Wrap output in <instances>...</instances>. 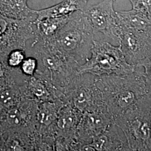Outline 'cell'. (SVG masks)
<instances>
[{"mask_svg":"<svg viewBox=\"0 0 151 151\" xmlns=\"http://www.w3.org/2000/svg\"><path fill=\"white\" fill-rule=\"evenodd\" d=\"M29 102L24 101L22 103V106H18L17 104L12 107L8 108L4 117L6 124L9 128L12 129H17L22 128V127L27 122V116L26 110H27Z\"/></svg>","mask_w":151,"mask_h":151,"instance_id":"obj_18","label":"cell"},{"mask_svg":"<svg viewBox=\"0 0 151 151\" xmlns=\"http://www.w3.org/2000/svg\"><path fill=\"white\" fill-rule=\"evenodd\" d=\"M139 67H142L144 68V76L146 78L147 83L150 91H151V55L143 60L137 68Z\"/></svg>","mask_w":151,"mask_h":151,"instance_id":"obj_23","label":"cell"},{"mask_svg":"<svg viewBox=\"0 0 151 151\" xmlns=\"http://www.w3.org/2000/svg\"><path fill=\"white\" fill-rule=\"evenodd\" d=\"M83 113L69 103H65L60 110L55 125V137L76 138L77 127Z\"/></svg>","mask_w":151,"mask_h":151,"instance_id":"obj_12","label":"cell"},{"mask_svg":"<svg viewBox=\"0 0 151 151\" xmlns=\"http://www.w3.org/2000/svg\"><path fill=\"white\" fill-rule=\"evenodd\" d=\"M26 58L25 50L17 49L11 51L6 59V65L12 69L20 67L22 62Z\"/></svg>","mask_w":151,"mask_h":151,"instance_id":"obj_20","label":"cell"},{"mask_svg":"<svg viewBox=\"0 0 151 151\" xmlns=\"http://www.w3.org/2000/svg\"><path fill=\"white\" fill-rule=\"evenodd\" d=\"M119 24V22H118ZM119 46L127 61L135 68L151 55V42L145 32L119 24Z\"/></svg>","mask_w":151,"mask_h":151,"instance_id":"obj_9","label":"cell"},{"mask_svg":"<svg viewBox=\"0 0 151 151\" xmlns=\"http://www.w3.org/2000/svg\"><path fill=\"white\" fill-rule=\"evenodd\" d=\"M97 77L90 73H78L65 90V104H70L82 113L93 111L108 113L96 84Z\"/></svg>","mask_w":151,"mask_h":151,"instance_id":"obj_6","label":"cell"},{"mask_svg":"<svg viewBox=\"0 0 151 151\" xmlns=\"http://www.w3.org/2000/svg\"><path fill=\"white\" fill-rule=\"evenodd\" d=\"M96 84L113 122L138 106L151 91L143 72L136 70L128 75L98 77Z\"/></svg>","mask_w":151,"mask_h":151,"instance_id":"obj_1","label":"cell"},{"mask_svg":"<svg viewBox=\"0 0 151 151\" xmlns=\"http://www.w3.org/2000/svg\"><path fill=\"white\" fill-rule=\"evenodd\" d=\"M10 68L5 62L0 60V87L7 85V80Z\"/></svg>","mask_w":151,"mask_h":151,"instance_id":"obj_24","label":"cell"},{"mask_svg":"<svg viewBox=\"0 0 151 151\" xmlns=\"http://www.w3.org/2000/svg\"><path fill=\"white\" fill-rule=\"evenodd\" d=\"M32 39H37L34 22L11 19L0 13V60L6 63L8 54L13 50H25Z\"/></svg>","mask_w":151,"mask_h":151,"instance_id":"obj_7","label":"cell"},{"mask_svg":"<svg viewBox=\"0 0 151 151\" xmlns=\"http://www.w3.org/2000/svg\"><path fill=\"white\" fill-rule=\"evenodd\" d=\"M131 148L151 151V102L148 95L138 106L114 120Z\"/></svg>","mask_w":151,"mask_h":151,"instance_id":"obj_5","label":"cell"},{"mask_svg":"<svg viewBox=\"0 0 151 151\" xmlns=\"http://www.w3.org/2000/svg\"><path fill=\"white\" fill-rule=\"evenodd\" d=\"M113 123L107 113H83L77 128L76 138L81 144H90L95 137L104 133Z\"/></svg>","mask_w":151,"mask_h":151,"instance_id":"obj_10","label":"cell"},{"mask_svg":"<svg viewBox=\"0 0 151 151\" xmlns=\"http://www.w3.org/2000/svg\"><path fill=\"white\" fill-rule=\"evenodd\" d=\"M88 0H63L59 4L39 10H35L37 15L35 22L46 18L69 16L76 11H83Z\"/></svg>","mask_w":151,"mask_h":151,"instance_id":"obj_14","label":"cell"},{"mask_svg":"<svg viewBox=\"0 0 151 151\" xmlns=\"http://www.w3.org/2000/svg\"><path fill=\"white\" fill-rule=\"evenodd\" d=\"M70 16L46 18L34 22L38 40L50 41L53 40L69 21Z\"/></svg>","mask_w":151,"mask_h":151,"instance_id":"obj_17","label":"cell"},{"mask_svg":"<svg viewBox=\"0 0 151 151\" xmlns=\"http://www.w3.org/2000/svg\"><path fill=\"white\" fill-rule=\"evenodd\" d=\"M145 33L147 34V35L148 36V37L149 38V39L150 40L151 42V27H150V29L148 30V31Z\"/></svg>","mask_w":151,"mask_h":151,"instance_id":"obj_27","label":"cell"},{"mask_svg":"<svg viewBox=\"0 0 151 151\" xmlns=\"http://www.w3.org/2000/svg\"><path fill=\"white\" fill-rule=\"evenodd\" d=\"M119 24L140 32H146L151 26V17L135 10L116 12Z\"/></svg>","mask_w":151,"mask_h":151,"instance_id":"obj_16","label":"cell"},{"mask_svg":"<svg viewBox=\"0 0 151 151\" xmlns=\"http://www.w3.org/2000/svg\"><path fill=\"white\" fill-rule=\"evenodd\" d=\"M27 0H0V13L11 19L35 22V11L29 7Z\"/></svg>","mask_w":151,"mask_h":151,"instance_id":"obj_15","label":"cell"},{"mask_svg":"<svg viewBox=\"0 0 151 151\" xmlns=\"http://www.w3.org/2000/svg\"><path fill=\"white\" fill-rule=\"evenodd\" d=\"M95 40L94 32L83 11L72 14L70 20L50 42L67 57L79 64L89 58Z\"/></svg>","mask_w":151,"mask_h":151,"instance_id":"obj_3","label":"cell"},{"mask_svg":"<svg viewBox=\"0 0 151 151\" xmlns=\"http://www.w3.org/2000/svg\"><path fill=\"white\" fill-rule=\"evenodd\" d=\"M90 144L99 151H124L128 146L123 132L114 123Z\"/></svg>","mask_w":151,"mask_h":151,"instance_id":"obj_13","label":"cell"},{"mask_svg":"<svg viewBox=\"0 0 151 151\" xmlns=\"http://www.w3.org/2000/svg\"><path fill=\"white\" fill-rule=\"evenodd\" d=\"M38 67L37 59L33 56H30L26 57L22 62L20 69L23 75L27 77H32L35 75L38 70Z\"/></svg>","mask_w":151,"mask_h":151,"instance_id":"obj_21","label":"cell"},{"mask_svg":"<svg viewBox=\"0 0 151 151\" xmlns=\"http://www.w3.org/2000/svg\"><path fill=\"white\" fill-rule=\"evenodd\" d=\"M64 104L60 100L38 103L36 127L39 135L55 138V125Z\"/></svg>","mask_w":151,"mask_h":151,"instance_id":"obj_11","label":"cell"},{"mask_svg":"<svg viewBox=\"0 0 151 151\" xmlns=\"http://www.w3.org/2000/svg\"><path fill=\"white\" fill-rule=\"evenodd\" d=\"M135 69L127 61L119 45H114L103 40H95L90 57L79 66L78 72L101 77L128 75Z\"/></svg>","mask_w":151,"mask_h":151,"instance_id":"obj_4","label":"cell"},{"mask_svg":"<svg viewBox=\"0 0 151 151\" xmlns=\"http://www.w3.org/2000/svg\"><path fill=\"white\" fill-rule=\"evenodd\" d=\"M80 151H99L90 144H81Z\"/></svg>","mask_w":151,"mask_h":151,"instance_id":"obj_25","label":"cell"},{"mask_svg":"<svg viewBox=\"0 0 151 151\" xmlns=\"http://www.w3.org/2000/svg\"><path fill=\"white\" fill-rule=\"evenodd\" d=\"M30 144L25 135L15 133L9 135L3 145L2 151H30Z\"/></svg>","mask_w":151,"mask_h":151,"instance_id":"obj_19","label":"cell"},{"mask_svg":"<svg viewBox=\"0 0 151 151\" xmlns=\"http://www.w3.org/2000/svg\"><path fill=\"white\" fill-rule=\"evenodd\" d=\"M132 9L146 13L151 17V0H129Z\"/></svg>","mask_w":151,"mask_h":151,"instance_id":"obj_22","label":"cell"},{"mask_svg":"<svg viewBox=\"0 0 151 151\" xmlns=\"http://www.w3.org/2000/svg\"><path fill=\"white\" fill-rule=\"evenodd\" d=\"M115 1L103 0L83 12L94 32L95 40H103L119 45V24L114 9Z\"/></svg>","mask_w":151,"mask_h":151,"instance_id":"obj_8","label":"cell"},{"mask_svg":"<svg viewBox=\"0 0 151 151\" xmlns=\"http://www.w3.org/2000/svg\"><path fill=\"white\" fill-rule=\"evenodd\" d=\"M124 151H143V150H138V149H135V148H131L129 146H128L125 150Z\"/></svg>","mask_w":151,"mask_h":151,"instance_id":"obj_26","label":"cell"},{"mask_svg":"<svg viewBox=\"0 0 151 151\" xmlns=\"http://www.w3.org/2000/svg\"><path fill=\"white\" fill-rule=\"evenodd\" d=\"M29 50L38 60L35 76L50 81L64 95L65 88L79 73L81 65L67 57L50 42H32Z\"/></svg>","mask_w":151,"mask_h":151,"instance_id":"obj_2","label":"cell"}]
</instances>
